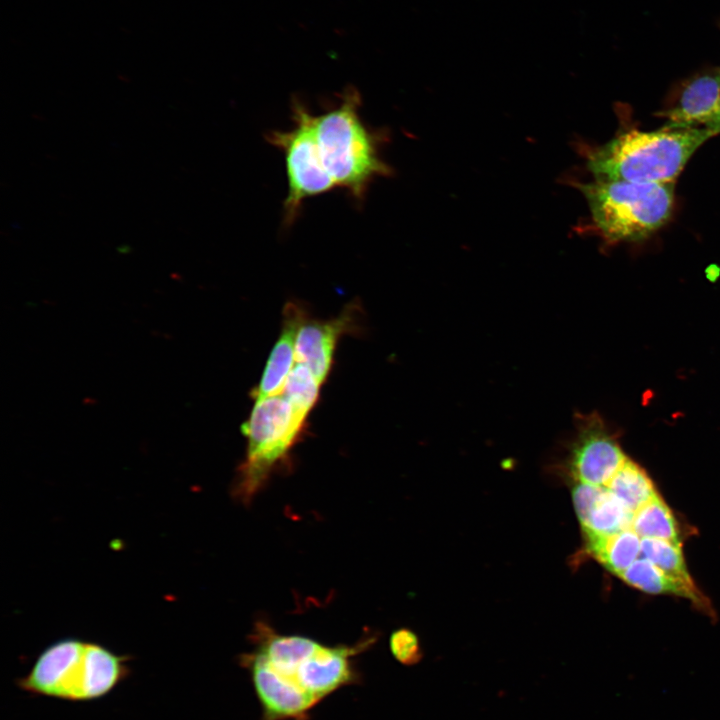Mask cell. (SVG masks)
Here are the masks:
<instances>
[{
  "label": "cell",
  "instance_id": "cell-1",
  "mask_svg": "<svg viewBox=\"0 0 720 720\" xmlns=\"http://www.w3.org/2000/svg\"><path fill=\"white\" fill-rule=\"evenodd\" d=\"M369 642L328 646L257 623L253 648L240 663L249 673L263 720H306L324 698L358 682L353 658Z\"/></svg>",
  "mask_w": 720,
  "mask_h": 720
},
{
  "label": "cell",
  "instance_id": "cell-2",
  "mask_svg": "<svg viewBox=\"0 0 720 720\" xmlns=\"http://www.w3.org/2000/svg\"><path fill=\"white\" fill-rule=\"evenodd\" d=\"M361 95L347 85L335 106L313 116L323 164L336 187L345 189L362 203L369 186L392 168L381 157L386 135L369 128L360 115Z\"/></svg>",
  "mask_w": 720,
  "mask_h": 720
},
{
  "label": "cell",
  "instance_id": "cell-3",
  "mask_svg": "<svg viewBox=\"0 0 720 720\" xmlns=\"http://www.w3.org/2000/svg\"><path fill=\"white\" fill-rule=\"evenodd\" d=\"M715 135L705 127L629 130L591 150L587 167L600 180L674 183L696 150Z\"/></svg>",
  "mask_w": 720,
  "mask_h": 720
},
{
  "label": "cell",
  "instance_id": "cell-4",
  "mask_svg": "<svg viewBox=\"0 0 720 720\" xmlns=\"http://www.w3.org/2000/svg\"><path fill=\"white\" fill-rule=\"evenodd\" d=\"M578 186L594 224L609 243L646 239L665 225L673 211L674 183L595 179Z\"/></svg>",
  "mask_w": 720,
  "mask_h": 720
},
{
  "label": "cell",
  "instance_id": "cell-5",
  "mask_svg": "<svg viewBox=\"0 0 720 720\" xmlns=\"http://www.w3.org/2000/svg\"><path fill=\"white\" fill-rule=\"evenodd\" d=\"M309 413L284 394L255 400L251 414L241 428L248 446L234 495L242 502L251 501L275 467L288 456L304 430Z\"/></svg>",
  "mask_w": 720,
  "mask_h": 720
},
{
  "label": "cell",
  "instance_id": "cell-6",
  "mask_svg": "<svg viewBox=\"0 0 720 720\" xmlns=\"http://www.w3.org/2000/svg\"><path fill=\"white\" fill-rule=\"evenodd\" d=\"M291 104L293 127L266 135L285 159L288 193L283 205V223L286 227L293 224L305 200L337 188L321 158L314 114L296 96Z\"/></svg>",
  "mask_w": 720,
  "mask_h": 720
},
{
  "label": "cell",
  "instance_id": "cell-7",
  "mask_svg": "<svg viewBox=\"0 0 720 720\" xmlns=\"http://www.w3.org/2000/svg\"><path fill=\"white\" fill-rule=\"evenodd\" d=\"M16 684L34 696L72 702L104 696L99 668L87 643L73 638L56 641L44 649Z\"/></svg>",
  "mask_w": 720,
  "mask_h": 720
},
{
  "label": "cell",
  "instance_id": "cell-8",
  "mask_svg": "<svg viewBox=\"0 0 720 720\" xmlns=\"http://www.w3.org/2000/svg\"><path fill=\"white\" fill-rule=\"evenodd\" d=\"M570 471L579 482L606 486L627 457L598 415L577 417Z\"/></svg>",
  "mask_w": 720,
  "mask_h": 720
},
{
  "label": "cell",
  "instance_id": "cell-9",
  "mask_svg": "<svg viewBox=\"0 0 720 720\" xmlns=\"http://www.w3.org/2000/svg\"><path fill=\"white\" fill-rule=\"evenodd\" d=\"M355 305L348 306L337 318L331 320L309 319L301 323L296 337L295 361L306 366L323 384L332 367L339 338L355 328Z\"/></svg>",
  "mask_w": 720,
  "mask_h": 720
},
{
  "label": "cell",
  "instance_id": "cell-10",
  "mask_svg": "<svg viewBox=\"0 0 720 720\" xmlns=\"http://www.w3.org/2000/svg\"><path fill=\"white\" fill-rule=\"evenodd\" d=\"M720 107V72H705L689 79L676 102L661 113L665 127L695 128L706 125Z\"/></svg>",
  "mask_w": 720,
  "mask_h": 720
},
{
  "label": "cell",
  "instance_id": "cell-11",
  "mask_svg": "<svg viewBox=\"0 0 720 720\" xmlns=\"http://www.w3.org/2000/svg\"><path fill=\"white\" fill-rule=\"evenodd\" d=\"M308 314L297 303L286 304L280 337L276 341L258 386L252 392L255 400L282 394L286 380L295 366V344L298 329Z\"/></svg>",
  "mask_w": 720,
  "mask_h": 720
},
{
  "label": "cell",
  "instance_id": "cell-12",
  "mask_svg": "<svg viewBox=\"0 0 720 720\" xmlns=\"http://www.w3.org/2000/svg\"><path fill=\"white\" fill-rule=\"evenodd\" d=\"M620 577L628 585L649 594H669L690 599L697 606L710 609L708 601L698 588H691L686 584L668 576L660 568L646 558H638Z\"/></svg>",
  "mask_w": 720,
  "mask_h": 720
},
{
  "label": "cell",
  "instance_id": "cell-13",
  "mask_svg": "<svg viewBox=\"0 0 720 720\" xmlns=\"http://www.w3.org/2000/svg\"><path fill=\"white\" fill-rule=\"evenodd\" d=\"M634 513L607 487L582 525L587 541L612 536L631 528Z\"/></svg>",
  "mask_w": 720,
  "mask_h": 720
},
{
  "label": "cell",
  "instance_id": "cell-14",
  "mask_svg": "<svg viewBox=\"0 0 720 720\" xmlns=\"http://www.w3.org/2000/svg\"><path fill=\"white\" fill-rule=\"evenodd\" d=\"M642 539L631 529L612 536L587 541L592 555L610 572L619 576L641 554Z\"/></svg>",
  "mask_w": 720,
  "mask_h": 720
},
{
  "label": "cell",
  "instance_id": "cell-15",
  "mask_svg": "<svg viewBox=\"0 0 720 720\" xmlns=\"http://www.w3.org/2000/svg\"><path fill=\"white\" fill-rule=\"evenodd\" d=\"M606 487L633 513L658 496L645 470L628 458Z\"/></svg>",
  "mask_w": 720,
  "mask_h": 720
},
{
  "label": "cell",
  "instance_id": "cell-16",
  "mask_svg": "<svg viewBox=\"0 0 720 720\" xmlns=\"http://www.w3.org/2000/svg\"><path fill=\"white\" fill-rule=\"evenodd\" d=\"M631 529L641 539H661L680 543L677 521L659 495L634 513Z\"/></svg>",
  "mask_w": 720,
  "mask_h": 720
},
{
  "label": "cell",
  "instance_id": "cell-17",
  "mask_svg": "<svg viewBox=\"0 0 720 720\" xmlns=\"http://www.w3.org/2000/svg\"><path fill=\"white\" fill-rule=\"evenodd\" d=\"M641 555L668 576L697 588L684 561L680 543L661 539H642Z\"/></svg>",
  "mask_w": 720,
  "mask_h": 720
},
{
  "label": "cell",
  "instance_id": "cell-18",
  "mask_svg": "<svg viewBox=\"0 0 720 720\" xmlns=\"http://www.w3.org/2000/svg\"><path fill=\"white\" fill-rule=\"evenodd\" d=\"M321 385L306 366L296 363L286 380L282 394L297 406L311 411L319 399Z\"/></svg>",
  "mask_w": 720,
  "mask_h": 720
},
{
  "label": "cell",
  "instance_id": "cell-19",
  "mask_svg": "<svg viewBox=\"0 0 720 720\" xmlns=\"http://www.w3.org/2000/svg\"><path fill=\"white\" fill-rule=\"evenodd\" d=\"M389 646L393 657L402 665H415L423 657L417 635L407 628L394 631L390 636Z\"/></svg>",
  "mask_w": 720,
  "mask_h": 720
},
{
  "label": "cell",
  "instance_id": "cell-20",
  "mask_svg": "<svg viewBox=\"0 0 720 720\" xmlns=\"http://www.w3.org/2000/svg\"><path fill=\"white\" fill-rule=\"evenodd\" d=\"M605 490L606 486L577 481V484H575L572 490V499L581 526L587 521L591 511Z\"/></svg>",
  "mask_w": 720,
  "mask_h": 720
},
{
  "label": "cell",
  "instance_id": "cell-21",
  "mask_svg": "<svg viewBox=\"0 0 720 720\" xmlns=\"http://www.w3.org/2000/svg\"><path fill=\"white\" fill-rule=\"evenodd\" d=\"M711 130L716 135L720 133V107L716 114L710 119V121L704 126Z\"/></svg>",
  "mask_w": 720,
  "mask_h": 720
}]
</instances>
